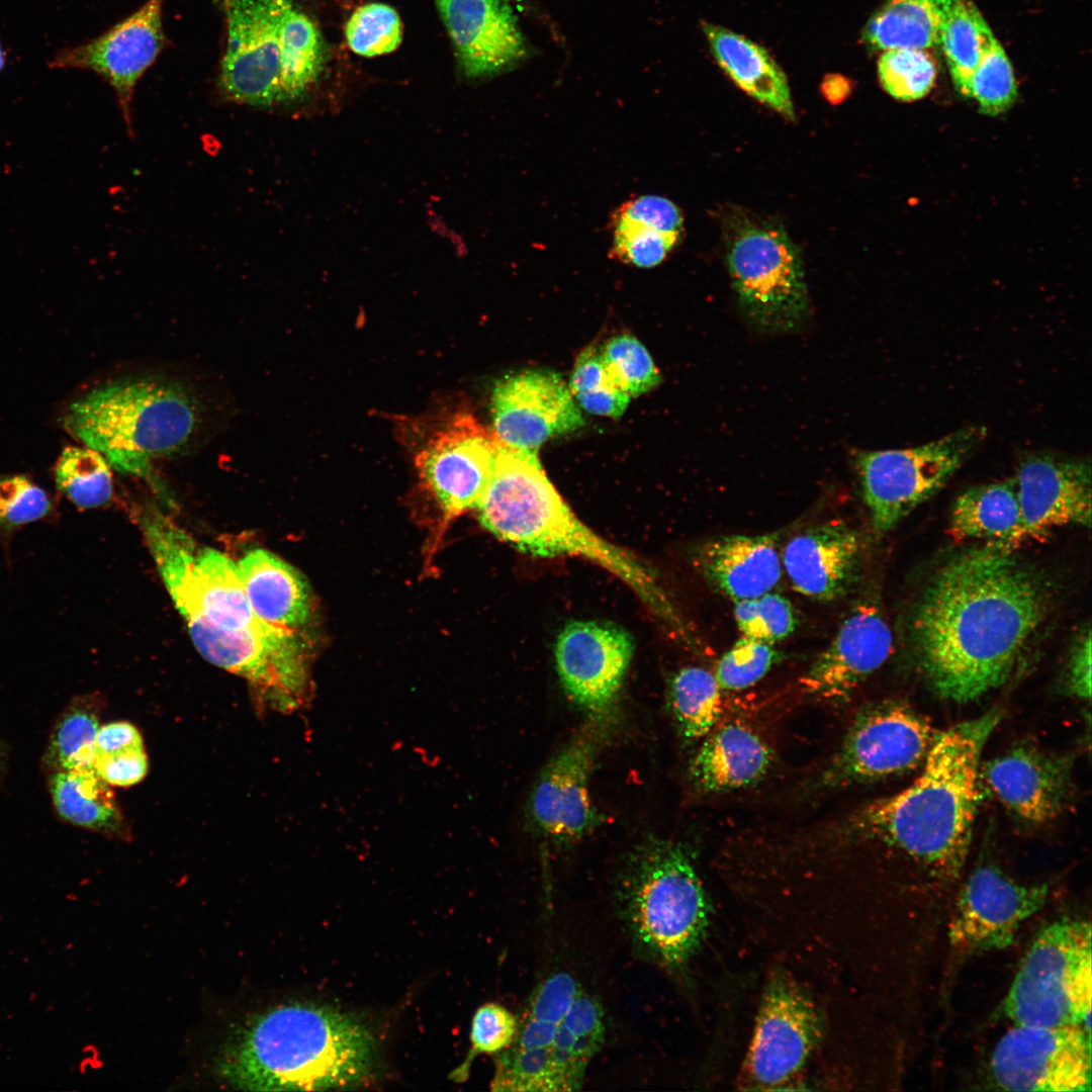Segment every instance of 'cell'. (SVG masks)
Instances as JSON below:
<instances>
[{
    "instance_id": "60d3db41",
    "label": "cell",
    "mask_w": 1092,
    "mask_h": 1092,
    "mask_svg": "<svg viewBox=\"0 0 1092 1092\" xmlns=\"http://www.w3.org/2000/svg\"><path fill=\"white\" fill-rule=\"evenodd\" d=\"M613 383L630 397L648 392L661 376L646 348L633 336L621 334L600 348Z\"/></svg>"
},
{
    "instance_id": "7bdbcfd3",
    "label": "cell",
    "mask_w": 1092,
    "mask_h": 1092,
    "mask_svg": "<svg viewBox=\"0 0 1092 1092\" xmlns=\"http://www.w3.org/2000/svg\"><path fill=\"white\" fill-rule=\"evenodd\" d=\"M733 613L743 636L770 644L789 637L798 625L793 605L778 593L736 601Z\"/></svg>"
},
{
    "instance_id": "7402d4cb",
    "label": "cell",
    "mask_w": 1092,
    "mask_h": 1092,
    "mask_svg": "<svg viewBox=\"0 0 1092 1092\" xmlns=\"http://www.w3.org/2000/svg\"><path fill=\"white\" fill-rule=\"evenodd\" d=\"M892 648V631L882 611L872 602H858L801 676V689L820 700H844L887 661Z\"/></svg>"
},
{
    "instance_id": "11a10c76",
    "label": "cell",
    "mask_w": 1092,
    "mask_h": 1092,
    "mask_svg": "<svg viewBox=\"0 0 1092 1092\" xmlns=\"http://www.w3.org/2000/svg\"><path fill=\"white\" fill-rule=\"evenodd\" d=\"M5 62H6V55H5V52H4V50H3V48H2V46L0 43V72L4 68Z\"/></svg>"
},
{
    "instance_id": "c3c4849f",
    "label": "cell",
    "mask_w": 1092,
    "mask_h": 1092,
    "mask_svg": "<svg viewBox=\"0 0 1092 1092\" xmlns=\"http://www.w3.org/2000/svg\"><path fill=\"white\" fill-rule=\"evenodd\" d=\"M518 1019L504 1006L486 1003L480 1006L471 1024V1050L464 1064L453 1073V1079L463 1081L468 1076L471 1061L479 1054L500 1053L514 1040Z\"/></svg>"
},
{
    "instance_id": "4dcf8cb0",
    "label": "cell",
    "mask_w": 1092,
    "mask_h": 1092,
    "mask_svg": "<svg viewBox=\"0 0 1092 1092\" xmlns=\"http://www.w3.org/2000/svg\"><path fill=\"white\" fill-rule=\"evenodd\" d=\"M951 0H887L869 20L863 38L876 50H927L940 42Z\"/></svg>"
},
{
    "instance_id": "603a6c76",
    "label": "cell",
    "mask_w": 1092,
    "mask_h": 1092,
    "mask_svg": "<svg viewBox=\"0 0 1092 1092\" xmlns=\"http://www.w3.org/2000/svg\"><path fill=\"white\" fill-rule=\"evenodd\" d=\"M1068 757L1023 744L980 769L990 790L1020 820L1040 825L1059 817L1073 794Z\"/></svg>"
},
{
    "instance_id": "5bb4252c",
    "label": "cell",
    "mask_w": 1092,
    "mask_h": 1092,
    "mask_svg": "<svg viewBox=\"0 0 1092 1092\" xmlns=\"http://www.w3.org/2000/svg\"><path fill=\"white\" fill-rule=\"evenodd\" d=\"M285 0H225L228 42L219 86L237 103L281 104L279 21Z\"/></svg>"
},
{
    "instance_id": "816d5d0a",
    "label": "cell",
    "mask_w": 1092,
    "mask_h": 1092,
    "mask_svg": "<svg viewBox=\"0 0 1092 1092\" xmlns=\"http://www.w3.org/2000/svg\"><path fill=\"white\" fill-rule=\"evenodd\" d=\"M615 214L642 221L665 233L680 236L682 231L679 208L670 200L657 195H642L627 201Z\"/></svg>"
},
{
    "instance_id": "7a4b0ae2",
    "label": "cell",
    "mask_w": 1092,
    "mask_h": 1092,
    "mask_svg": "<svg viewBox=\"0 0 1092 1092\" xmlns=\"http://www.w3.org/2000/svg\"><path fill=\"white\" fill-rule=\"evenodd\" d=\"M140 525L200 655L243 677L261 704L291 703L305 673L306 646L299 631L271 625L254 612L237 562L224 553L199 547L161 512L144 513Z\"/></svg>"
},
{
    "instance_id": "44dd1931",
    "label": "cell",
    "mask_w": 1092,
    "mask_h": 1092,
    "mask_svg": "<svg viewBox=\"0 0 1092 1092\" xmlns=\"http://www.w3.org/2000/svg\"><path fill=\"white\" fill-rule=\"evenodd\" d=\"M493 433L509 446L536 450L554 437L583 425L573 396L557 373L542 370L510 374L491 396Z\"/></svg>"
},
{
    "instance_id": "cb8c5ba5",
    "label": "cell",
    "mask_w": 1092,
    "mask_h": 1092,
    "mask_svg": "<svg viewBox=\"0 0 1092 1092\" xmlns=\"http://www.w3.org/2000/svg\"><path fill=\"white\" fill-rule=\"evenodd\" d=\"M437 7L467 78L508 71L528 57L509 0H437Z\"/></svg>"
},
{
    "instance_id": "3957f363",
    "label": "cell",
    "mask_w": 1092,
    "mask_h": 1092,
    "mask_svg": "<svg viewBox=\"0 0 1092 1092\" xmlns=\"http://www.w3.org/2000/svg\"><path fill=\"white\" fill-rule=\"evenodd\" d=\"M1002 711L939 732L922 770L903 791L820 825L804 838L816 843L879 841L944 879L959 876L980 803V759Z\"/></svg>"
},
{
    "instance_id": "681fc988",
    "label": "cell",
    "mask_w": 1092,
    "mask_h": 1092,
    "mask_svg": "<svg viewBox=\"0 0 1092 1092\" xmlns=\"http://www.w3.org/2000/svg\"><path fill=\"white\" fill-rule=\"evenodd\" d=\"M581 990L571 975L555 973L537 986L523 1015L543 1021L560 1022Z\"/></svg>"
},
{
    "instance_id": "d4e9b609",
    "label": "cell",
    "mask_w": 1092,
    "mask_h": 1092,
    "mask_svg": "<svg viewBox=\"0 0 1092 1092\" xmlns=\"http://www.w3.org/2000/svg\"><path fill=\"white\" fill-rule=\"evenodd\" d=\"M781 558L799 594L831 602L845 597L857 582L861 542L858 533L845 522L830 520L790 538Z\"/></svg>"
},
{
    "instance_id": "5b68a950",
    "label": "cell",
    "mask_w": 1092,
    "mask_h": 1092,
    "mask_svg": "<svg viewBox=\"0 0 1092 1092\" xmlns=\"http://www.w3.org/2000/svg\"><path fill=\"white\" fill-rule=\"evenodd\" d=\"M376 1058L373 1034L350 1014L287 1004L249 1020L228 1043L217 1068L241 1090L346 1089L371 1076Z\"/></svg>"
},
{
    "instance_id": "52a82bcc",
    "label": "cell",
    "mask_w": 1092,
    "mask_h": 1092,
    "mask_svg": "<svg viewBox=\"0 0 1092 1092\" xmlns=\"http://www.w3.org/2000/svg\"><path fill=\"white\" fill-rule=\"evenodd\" d=\"M621 904L633 938L664 966L685 963L704 935V889L677 843L649 841L633 855L623 879Z\"/></svg>"
},
{
    "instance_id": "d6a6232c",
    "label": "cell",
    "mask_w": 1092,
    "mask_h": 1092,
    "mask_svg": "<svg viewBox=\"0 0 1092 1092\" xmlns=\"http://www.w3.org/2000/svg\"><path fill=\"white\" fill-rule=\"evenodd\" d=\"M279 60L281 104L297 101L322 72L324 46L315 24L290 0L280 15Z\"/></svg>"
},
{
    "instance_id": "e0dca14e",
    "label": "cell",
    "mask_w": 1092,
    "mask_h": 1092,
    "mask_svg": "<svg viewBox=\"0 0 1092 1092\" xmlns=\"http://www.w3.org/2000/svg\"><path fill=\"white\" fill-rule=\"evenodd\" d=\"M634 640L607 621H572L554 647L560 682L569 698L595 717L607 716L630 665Z\"/></svg>"
},
{
    "instance_id": "db71d44e",
    "label": "cell",
    "mask_w": 1092,
    "mask_h": 1092,
    "mask_svg": "<svg viewBox=\"0 0 1092 1092\" xmlns=\"http://www.w3.org/2000/svg\"><path fill=\"white\" fill-rule=\"evenodd\" d=\"M144 745L139 730L128 722H112L99 727L96 736L95 756Z\"/></svg>"
},
{
    "instance_id": "bcb514c9",
    "label": "cell",
    "mask_w": 1092,
    "mask_h": 1092,
    "mask_svg": "<svg viewBox=\"0 0 1092 1092\" xmlns=\"http://www.w3.org/2000/svg\"><path fill=\"white\" fill-rule=\"evenodd\" d=\"M679 235L665 233L639 220L615 214L612 252L616 259L639 268L659 265Z\"/></svg>"
},
{
    "instance_id": "2e32d148",
    "label": "cell",
    "mask_w": 1092,
    "mask_h": 1092,
    "mask_svg": "<svg viewBox=\"0 0 1092 1092\" xmlns=\"http://www.w3.org/2000/svg\"><path fill=\"white\" fill-rule=\"evenodd\" d=\"M1048 884H1021L992 866L977 868L962 887L948 928L951 946L961 952L1009 946L1020 926L1050 897Z\"/></svg>"
},
{
    "instance_id": "1f68e13d",
    "label": "cell",
    "mask_w": 1092,
    "mask_h": 1092,
    "mask_svg": "<svg viewBox=\"0 0 1092 1092\" xmlns=\"http://www.w3.org/2000/svg\"><path fill=\"white\" fill-rule=\"evenodd\" d=\"M51 794L65 820L100 832H124L114 794L94 768L57 769L51 779Z\"/></svg>"
},
{
    "instance_id": "f6af8a7d",
    "label": "cell",
    "mask_w": 1092,
    "mask_h": 1092,
    "mask_svg": "<svg viewBox=\"0 0 1092 1092\" xmlns=\"http://www.w3.org/2000/svg\"><path fill=\"white\" fill-rule=\"evenodd\" d=\"M54 504L48 492L23 474H0V538L50 518Z\"/></svg>"
},
{
    "instance_id": "ffe728a7",
    "label": "cell",
    "mask_w": 1092,
    "mask_h": 1092,
    "mask_svg": "<svg viewBox=\"0 0 1092 1092\" xmlns=\"http://www.w3.org/2000/svg\"><path fill=\"white\" fill-rule=\"evenodd\" d=\"M165 1L148 0L99 36L60 51L50 67L87 70L101 76L116 92L123 116L130 122L135 86L164 47Z\"/></svg>"
},
{
    "instance_id": "7c38bea8",
    "label": "cell",
    "mask_w": 1092,
    "mask_h": 1092,
    "mask_svg": "<svg viewBox=\"0 0 1092 1092\" xmlns=\"http://www.w3.org/2000/svg\"><path fill=\"white\" fill-rule=\"evenodd\" d=\"M1090 1034L1081 1025H1013L991 1054L993 1082L1006 1091H1090Z\"/></svg>"
},
{
    "instance_id": "d6986e66",
    "label": "cell",
    "mask_w": 1092,
    "mask_h": 1092,
    "mask_svg": "<svg viewBox=\"0 0 1092 1092\" xmlns=\"http://www.w3.org/2000/svg\"><path fill=\"white\" fill-rule=\"evenodd\" d=\"M571 739L544 767L531 798V815L536 827L556 844L573 843L599 824L588 779L606 727L607 716Z\"/></svg>"
},
{
    "instance_id": "484cf974",
    "label": "cell",
    "mask_w": 1092,
    "mask_h": 1092,
    "mask_svg": "<svg viewBox=\"0 0 1092 1092\" xmlns=\"http://www.w3.org/2000/svg\"><path fill=\"white\" fill-rule=\"evenodd\" d=\"M779 533L711 538L695 551L706 581L733 602L771 592L782 576Z\"/></svg>"
},
{
    "instance_id": "ee69618b",
    "label": "cell",
    "mask_w": 1092,
    "mask_h": 1092,
    "mask_svg": "<svg viewBox=\"0 0 1092 1092\" xmlns=\"http://www.w3.org/2000/svg\"><path fill=\"white\" fill-rule=\"evenodd\" d=\"M969 97L974 98L980 111L988 115L1006 111L1017 97L1011 64L996 38L985 51L972 75Z\"/></svg>"
},
{
    "instance_id": "ab89813d",
    "label": "cell",
    "mask_w": 1092,
    "mask_h": 1092,
    "mask_svg": "<svg viewBox=\"0 0 1092 1092\" xmlns=\"http://www.w3.org/2000/svg\"><path fill=\"white\" fill-rule=\"evenodd\" d=\"M880 82L892 97L913 101L927 95L935 77L934 58L927 50L892 49L884 51L878 62Z\"/></svg>"
},
{
    "instance_id": "836d02e7",
    "label": "cell",
    "mask_w": 1092,
    "mask_h": 1092,
    "mask_svg": "<svg viewBox=\"0 0 1092 1092\" xmlns=\"http://www.w3.org/2000/svg\"><path fill=\"white\" fill-rule=\"evenodd\" d=\"M722 688L714 673L701 666L675 671L668 685V705L680 736L697 741L717 725L723 709Z\"/></svg>"
},
{
    "instance_id": "4fadbf2b",
    "label": "cell",
    "mask_w": 1092,
    "mask_h": 1092,
    "mask_svg": "<svg viewBox=\"0 0 1092 1092\" xmlns=\"http://www.w3.org/2000/svg\"><path fill=\"white\" fill-rule=\"evenodd\" d=\"M415 455L422 485L447 517L475 510L492 475L500 441L467 412H456Z\"/></svg>"
},
{
    "instance_id": "ac0fdd59",
    "label": "cell",
    "mask_w": 1092,
    "mask_h": 1092,
    "mask_svg": "<svg viewBox=\"0 0 1092 1092\" xmlns=\"http://www.w3.org/2000/svg\"><path fill=\"white\" fill-rule=\"evenodd\" d=\"M1020 524L1011 551L1042 540L1066 526L1091 525L1092 474L1089 461L1045 453H1030L1019 462L1014 477Z\"/></svg>"
},
{
    "instance_id": "8d00e7d4",
    "label": "cell",
    "mask_w": 1092,
    "mask_h": 1092,
    "mask_svg": "<svg viewBox=\"0 0 1092 1092\" xmlns=\"http://www.w3.org/2000/svg\"><path fill=\"white\" fill-rule=\"evenodd\" d=\"M491 1090L561 1092L572 1088L555 1064L551 1050L508 1046L496 1059Z\"/></svg>"
},
{
    "instance_id": "ba28073f",
    "label": "cell",
    "mask_w": 1092,
    "mask_h": 1092,
    "mask_svg": "<svg viewBox=\"0 0 1092 1092\" xmlns=\"http://www.w3.org/2000/svg\"><path fill=\"white\" fill-rule=\"evenodd\" d=\"M1014 1025H1081L1091 1032V926L1056 921L1032 940L1003 1001Z\"/></svg>"
},
{
    "instance_id": "6da1fadb",
    "label": "cell",
    "mask_w": 1092,
    "mask_h": 1092,
    "mask_svg": "<svg viewBox=\"0 0 1092 1092\" xmlns=\"http://www.w3.org/2000/svg\"><path fill=\"white\" fill-rule=\"evenodd\" d=\"M1050 589L1012 551L984 545L947 560L916 607L918 663L941 698L969 702L1011 676L1046 617Z\"/></svg>"
},
{
    "instance_id": "7dc6e473",
    "label": "cell",
    "mask_w": 1092,
    "mask_h": 1092,
    "mask_svg": "<svg viewBox=\"0 0 1092 1092\" xmlns=\"http://www.w3.org/2000/svg\"><path fill=\"white\" fill-rule=\"evenodd\" d=\"M783 657L774 644L742 636L719 659L714 675L723 691L744 690L760 680Z\"/></svg>"
},
{
    "instance_id": "9a60e30c",
    "label": "cell",
    "mask_w": 1092,
    "mask_h": 1092,
    "mask_svg": "<svg viewBox=\"0 0 1092 1092\" xmlns=\"http://www.w3.org/2000/svg\"><path fill=\"white\" fill-rule=\"evenodd\" d=\"M819 1035L809 998L793 980L776 975L761 1001L744 1065L745 1084L765 1090L784 1085L804 1066Z\"/></svg>"
},
{
    "instance_id": "83f0119b",
    "label": "cell",
    "mask_w": 1092,
    "mask_h": 1092,
    "mask_svg": "<svg viewBox=\"0 0 1092 1092\" xmlns=\"http://www.w3.org/2000/svg\"><path fill=\"white\" fill-rule=\"evenodd\" d=\"M239 574L254 612L265 622L299 631L311 616L308 582L276 554L256 548L237 562Z\"/></svg>"
},
{
    "instance_id": "d590c367",
    "label": "cell",
    "mask_w": 1092,
    "mask_h": 1092,
    "mask_svg": "<svg viewBox=\"0 0 1092 1092\" xmlns=\"http://www.w3.org/2000/svg\"><path fill=\"white\" fill-rule=\"evenodd\" d=\"M110 467L105 457L90 447H66L55 467L56 486L81 510L104 507L113 493Z\"/></svg>"
},
{
    "instance_id": "8992f818",
    "label": "cell",
    "mask_w": 1092,
    "mask_h": 1092,
    "mask_svg": "<svg viewBox=\"0 0 1092 1092\" xmlns=\"http://www.w3.org/2000/svg\"><path fill=\"white\" fill-rule=\"evenodd\" d=\"M200 423L196 399L179 382L139 376L98 386L74 400L68 431L117 471L146 477L154 461L181 451Z\"/></svg>"
},
{
    "instance_id": "e575fe53",
    "label": "cell",
    "mask_w": 1092,
    "mask_h": 1092,
    "mask_svg": "<svg viewBox=\"0 0 1092 1092\" xmlns=\"http://www.w3.org/2000/svg\"><path fill=\"white\" fill-rule=\"evenodd\" d=\"M995 36L972 0H951L941 33L942 47L956 89L969 97L970 81Z\"/></svg>"
},
{
    "instance_id": "f1b7e54d",
    "label": "cell",
    "mask_w": 1092,
    "mask_h": 1092,
    "mask_svg": "<svg viewBox=\"0 0 1092 1092\" xmlns=\"http://www.w3.org/2000/svg\"><path fill=\"white\" fill-rule=\"evenodd\" d=\"M704 32L714 58L742 90L785 117H794L786 75L762 47L710 23L704 24Z\"/></svg>"
},
{
    "instance_id": "8fae6325",
    "label": "cell",
    "mask_w": 1092,
    "mask_h": 1092,
    "mask_svg": "<svg viewBox=\"0 0 1092 1092\" xmlns=\"http://www.w3.org/2000/svg\"><path fill=\"white\" fill-rule=\"evenodd\" d=\"M938 733L906 704L871 705L851 723L820 785L843 788L912 770L923 763Z\"/></svg>"
},
{
    "instance_id": "4316f807",
    "label": "cell",
    "mask_w": 1092,
    "mask_h": 1092,
    "mask_svg": "<svg viewBox=\"0 0 1092 1092\" xmlns=\"http://www.w3.org/2000/svg\"><path fill=\"white\" fill-rule=\"evenodd\" d=\"M774 759L771 748L755 731L727 723L703 738L690 760L689 775L704 792H727L759 782Z\"/></svg>"
},
{
    "instance_id": "b9f144b4",
    "label": "cell",
    "mask_w": 1092,
    "mask_h": 1092,
    "mask_svg": "<svg viewBox=\"0 0 1092 1092\" xmlns=\"http://www.w3.org/2000/svg\"><path fill=\"white\" fill-rule=\"evenodd\" d=\"M345 35L357 55L375 57L391 53L401 42L402 25L397 12L383 3L358 7L349 18Z\"/></svg>"
},
{
    "instance_id": "74e56055",
    "label": "cell",
    "mask_w": 1092,
    "mask_h": 1092,
    "mask_svg": "<svg viewBox=\"0 0 1092 1092\" xmlns=\"http://www.w3.org/2000/svg\"><path fill=\"white\" fill-rule=\"evenodd\" d=\"M98 713L96 703L80 699L59 720L50 748L58 769L94 768Z\"/></svg>"
},
{
    "instance_id": "277c9868",
    "label": "cell",
    "mask_w": 1092,
    "mask_h": 1092,
    "mask_svg": "<svg viewBox=\"0 0 1092 1092\" xmlns=\"http://www.w3.org/2000/svg\"><path fill=\"white\" fill-rule=\"evenodd\" d=\"M475 510L483 528L524 553L577 556L603 566L682 640L692 635L655 572L575 516L546 476L536 450L500 443L491 478Z\"/></svg>"
},
{
    "instance_id": "f546056e",
    "label": "cell",
    "mask_w": 1092,
    "mask_h": 1092,
    "mask_svg": "<svg viewBox=\"0 0 1092 1092\" xmlns=\"http://www.w3.org/2000/svg\"><path fill=\"white\" fill-rule=\"evenodd\" d=\"M1020 524L1015 479L976 485L954 500L948 533L953 540L983 541L1011 551Z\"/></svg>"
},
{
    "instance_id": "f35d334b",
    "label": "cell",
    "mask_w": 1092,
    "mask_h": 1092,
    "mask_svg": "<svg viewBox=\"0 0 1092 1092\" xmlns=\"http://www.w3.org/2000/svg\"><path fill=\"white\" fill-rule=\"evenodd\" d=\"M568 388L584 411L599 416L619 418L630 401L609 377L601 349L596 346L585 348L576 358Z\"/></svg>"
},
{
    "instance_id": "9c48e42d",
    "label": "cell",
    "mask_w": 1092,
    "mask_h": 1092,
    "mask_svg": "<svg viewBox=\"0 0 1092 1092\" xmlns=\"http://www.w3.org/2000/svg\"><path fill=\"white\" fill-rule=\"evenodd\" d=\"M984 426H967L906 449L857 450L854 463L876 534H886L938 492L984 442Z\"/></svg>"
},
{
    "instance_id": "f5cc1de1",
    "label": "cell",
    "mask_w": 1092,
    "mask_h": 1092,
    "mask_svg": "<svg viewBox=\"0 0 1092 1092\" xmlns=\"http://www.w3.org/2000/svg\"><path fill=\"white\" fill-rule=\"evenodd\" d=\"M1091 631L1083 630L1072 646L1067 665V688L1081 700L1091 698Z\"/></svg>"
},
{
    "instance_id": "f907efd6",
    "label": "cell",
    "mask_w": 1092,
    "mask_h": 1092,
    "mask_svg": "<svg viewBox=\"0 0 1092 1092\" xmlns=\"http://www.w3.org/2000/svg\"><path fill=\"white\" fill-rule=\"evenodd\" d=\"M93 767L109 786L128 787L140 783L148 772V757L142 746L108 755L95 756Z\"/></svg>"
},
{
    "instance_id": "30bf717a",
    "label": "cell",
    "mask_w": 1092,
    "mask_h": 1092,
    "mask_svg": "<svg viewBox=\"0 0 1092 1092\" xmlns=\"http://www.w3.org/2000/svg\"><path fill=\"white\" fill-rule=\"evenodd\" d=\"M727 262L739 303L758 328L787 332L805 320L809 298L802 259L781 226L742 219L729 239Z\"/></svg>"
}]
</instances>
